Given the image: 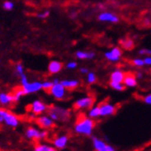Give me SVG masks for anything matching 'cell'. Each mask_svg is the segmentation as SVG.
<instances>
[{
	"label": "cell",
	"instance_id": "obj_1",
	"mask_svg": "<svg viewBox=\"0 0 151 151\" xmlns=\"http://www.w3.org/2000/svg\"><path fill=\"white\" fill-rule=\"evenodd\" d=\"M95 125L96 123L94 119L81 114L75 124V132L85 137H90L93 133Z\"/></svg>",
	"mask_w": 151,
	"mask_h": 151
},
{
	"label": "cell",
	"instance_id": "obj_2",
	"mask_svg": "<svg viewBox=\"0 0 151 151\" xmlns=\"http://www.w3.org/2000/svg\"><path fill=\"white\" fill-rule=\"evenodd\" d=\"M49 116L54 121H60V122H65L70 118V111L57 106H52L48 110Z\"/></svg>",
	"mask_w": 151,
	"mask_h": 151
},
{
	"label": "cell",
	"instance_id": "obj_3",
	"mask_svg": "<svg viewBox=\"0 0 151 151\" xmlns=\"http://www.w3.org/2000/svg\"><path fill=\"white\" fill-rule=\"evenodd\" d=\"M0 116L3 118V121H5V123L11 127H16L19 125V120L17 115H15L14 113L10 112L9 111H7L6 109H0Z\"/></svg>",
	"mask_w": 151,
	"mask_h": 151
},
{
	"label": "cell",
	"instance_id": "obj_4",
	"mask_svg": "<svg viewBox=\"0 0 151 151\" xmlns=\"http://www.w3.org/2000/svg\"><path fill=\"white\" fill-rule=\"evenodd\" d=\"M94 98L91 96H86L80 98L78 101H76V102L74 103V108L76 110H86V109H89L93 106L94 104Z\"/></svg>",
	"mask_w": 151,
	"mask_h": 151
},
{
	"label": "cell",
	"instance_id": "obj_5",
	"mask_svg": "<svg viewBox=\"0 0 151 151\" xmlns=\"http://www.w3.org/2000/svg\"><path fill=\"white\" fill-rule=\"evenodd\" d=\"M92 145L95 151H116L115 147H113L104 140L96 137H92Z\"/></svg>",
	"mask_w": 151,
	"mask_h": 151
},
{
	"label": "cell",
	"instance_id": "obj_6",
	"mask_svg": "<svg viewBox=\"0 0 151 151\" xmlns=\"http://www.w3.org/2000/svg\"><path fill=\"white\" fill-rule=\"evenodd\" d=\"M49 93L56 100H63L66 95V88L59 82L57 84H54L49 90Z\"/></svg>",
	"mask_w": 151,
	"mask_h": 151
},
{
	"label": "cell",
	"instance_id": "obj_7",
	"mask_svg": "<svg viewBox=\"0 0 151 151\" xmlns=\"http://www.w3.org/2000/svg\"><path fill=\"white\" fill-rule=\"evenodd\" d=\"M26 137L29 139H32L34 141H39L41 139L46 138L47 133L45 131H39L34 127H29L26 130Z\"/></svg>",
	"mask_w": 151,
	"mask_h": 151
},
{
	"label": "cell",
	"instance_id": "obj_8",
	"mask_svg": "<svg viewBox=\"0 0 151 151\" xmlns=\"http://www.w3.org/2000/svg\"><path fill=\"white\" fill-rule=\"evenodd\" d=\"M100 111H101V117H109L116 112V106L110 102H102L99 105Z\"/></svg>",
	"mask_w": 151,
	"mask_h": 151
},
{
	"label": "cell",
	"instance_id": "obj_9",
	"mask_svg": "<svg viewBox=\"0 0 151 151\" xmlns=\"http://www.w3.org/2000/svg\"><path fill=\"white\" fill-rule=\"evenodd\" d=\"M122 55H123V51L119 47H113L112 49L107 51L104 54L105 58H106L108 61L112 62V63L118 62L121 59V57H122Z\"/></svg>",
	"mask_w": 151,
	"mask_h": 151
},
{
	"label": "cell",
	"instance_id": "obj_10",
	"mask_svg": "<svg viewBox=\"0 0 151 151\" xmlns=\"http://www.w3.org/2000/svg\"><path fill=\"white\" fill-rule=\"evenodd\" d=\"M36 123L42 129H51L55 127V121L50 116H40L36 119Z\"/></svg>",
	"mask_w": 151,
	"mask_h": 151
},
{
	"label": "cell",
	"instance_id": "obj_11",
	"mask_svg": "<svg viewBox=\"0 0 151 151\" xmlns=\"http://www.w3.org/2000/svg\"><path fill=\"white\" fill-rule=\"evenodd\" d=\"M22 88L24 90V93L29 94V93H34L39 91V90L42 89V82L40 81H34V82H29L28 84L22 86Z\"/></svg>",
	"mask_w": 151,
	"mask_h": 151
},
{
	"label": "cell",
	"instance_id": "obj_12",
	"mask_svg": "<svg viewBox=\"0 0 151 151\" xmlns=\"http://www.w3.org/2000/svg\"><path fill=\"white\" fill-rule=\"evenodd\" d=\"M47 111V106L46 104H44L42 101L36 100L31 104V111L34 115H39L42 114V112Z\"/></svg>",
	"mask_w": 151,
	"mask_h": 151
},
{
	"label": "cell",
	"instance_id": "obj_13",
	"mask_svg": "<svg viewBox=\"0 0 151 151\" xmlns=\"http://www.w3.org/2000/svg\"><path fill=\"white\" fill-rule=\"evenodd\" d=\"M100 21L102 22H111V23H118L120 19L117 15L111 12H101L99 17H98Z\"/></svg>",
	"mask_w": 151,
	"mask_h": 151
},
{
	"label": "cell",
	"instance_id": "obj_14",
	"mask_svg": "<svg viewBox=\"0 0 151 151\" xmlns=\"http://www.w3.org/2000/svg\"><path fill=\"white\" fill-rule=\"evenodd\" d=\"M123 83L126 88H135L137 86V78L134 74L126 73Z\"/></svg>",
	"mask_w": 151,
	"mask_h": 151
},
{
	"label": "cell",
	"instance_id": "obj_15",
	"mask_svg": "<svg viewBox=\"0 0 151 151\" xmlns=\"http://www.w3.org/2000/svg\"><path fill=\"white\" fill-rule=\"evenodd\" d=\"M125 73L121 70V69H115L111 73L110 76V81L112 82H118V83H123Z\"/></svg>",
	"mask_w": 151,
	"mask_h": 151
},
{
	"label": "cell",
	"instance_id": "obj_16",
	"mask_svg": "<svg viewBox=\"0 0 151 151\" xmlns=\"http://www.w3.org/2000/svg\"><path fill=\"white\" fill-rule=\"evenodd\" d=\"M63 68V64L59 61H56V60H54V61H51L50 64L48 65V71L50 74L55 75L59 73Z\"/></svg>",
	"mask_w": 151,
	"mask_h": 151
},
{
	"label": "cell",
	"instance_id": "obj_17",
	"mask_svg": "<svg viewBox=\"0 0 151 151\" xmlns=\"http://www.w3.org/2000/svg\"><path fill=\"white\" fill-rule=\"evenodd\" d=\"M67 142H68V137L67 135H60V137H56L54 140V145L57 148H65L67 145Z\"/></svg>",
	"mask_w": 151,
	"mask_h": 151
},
{
	"label": "cell",
	"instance_id": "obj_18",
	"mask_svg": "<svg viewBox=\"0 0 151 151\" xmlns=\"http://www.w3.org/2000/svg\"><path fill=\"white\" fill-rule=\"evenodd\" d=\"M60 83L66 89H75L79 86V81L77 79H65L60 81Z\"/></svg>",
	"mask_w": 151,
	"mask_h": 151
},
{
	"label": "cell",
	"instance_id": "obj_19",
	"mask_svg": "<svg viewBox=\"0 0 151 151\" xmlns=\"http://www.w3.org/2000/svg\"><path fill=\"white\" fill-rule=\"evenodd\" d=\"M12 102H14V98L12 94H9V93H4L1 92L0 93V103L2 105H9Z\"/></svg>",
	"mask_w": 151,
	"mask_h": 151
},
{
	"label": "cell",
	"instance_id": "obj_20",
	"mask_svg": "<svg viewBox=\"0 0 151 151\" xmlns=\"http://www.w3.org/2000/svg\"><path fill=\"white\" fill-rule=\"evenodd\" d=\"M76 57L78 59H93L95 57L94 52H87V51H78L76 52Z\"/></svg>",
	"mask_w": 151,
	"mask_h": 151
},
{
	"label": "cell",
	"instance_id": "obj_21",
	"mask_svg": "<svg viewBox=\"0 0 151 151\" xmlns=\"http://www.w3.org/2000/svg\"><path fill=\"white\" fill-rule=\"evenodd\" d=\"M120 43L123 46V48L125 50H132L134 47V42L130 38H125V39L121 40Z\"/></svg>",
	"mask_w": 151,
	"mask_h": 151
},
{
	"label": "cell",
	"instance_id": "obj_22",
	"mask_svg": "<svg viewBox=\"0 0 151 151\" xmlns=\"http://www.w3.org/2000/svg\"><path fill=\"white\" fill-rule=\"evenodd\" d=\"M88 116L91 119H96L101 117V111H100V107L99 106H92L91 108H89Z\"/></svg>",
	"mask_w": 151,
	"mask_h": 151
},
{
	"label": "cell",
	"instance_id": "obj_23",
	"mask_svg": "<svg viewBox=\"0 0 151 151\" xmlns=\"http://www.w3.org/2000/svg\"><path fill=\"white\" fill-rule=\"evenodd\" d=\"M110 87L116 90V91H124L125 90L126 87L124 85V83H118V82H112V81H110Z\"/></svg>",
	"mask_w": 151,
	"mask_h": 151
},
{
	"label": "cell",
	"instance_id": "obj_24",
	"mask_svg": "<svg viewBox=\"0 0 151 151\" xmlns=\"http://www.w3.org/2000/svg\"><path fill=\"white\" fill-rule=\"evenodd\" d=\"M12 95H13V98H14V102H17V101H19L20 100V98L22 96L25 95V93H24L23 88H19L14 90V92L12 93Z\"/></svg>",
	"mask_w": 151,
	"mask_h": 151
},
{
	"label": "cell",
	"instance_id": "obj_25",
	"mask_svg": "<svg viewBox=\"0 0 151 151\" xmlns=\"http://www.w3.org/2000/svg\"><path fill=\"white\" fill-rule=\"evenodd\" d=\"M34 151H56V149L52 147L42 145V144H36L34 147Z\"/></svg>",
	"mask_w": 151,
	"mask_h": 151
},
{
	"label": "cell",
	"instance_id": "obj_26",
	"mask_svg": "<svg viewBox=\"0 0 151 151\" xmlns=\"http://www.w3.org/2000/svg\"><path fill=\"white\" fill-rule=\"evenodd\" d=\"M132 64L137 66V67H142L145 65V62H144V58H134L132 60Z\"/></svg>",
	"mask_w": 151,
	"mask_h": 151
},
{
	"label": "cell",
	"instance_id": "obj_27",
	"mask_svg": "<svg viewBox=\"0 0 151 151\" xmlns=\"http://www.w3.org/2000/svg\"><path fill=\"white\" fill-rule=\"evenodd\" d=\"M97 80V77L95 73L93 72H88L87 74V82L88 83V84H93V83H95Z\"/></svg>",
	"mask_w": 151,
	"mask_h": 151
},
{
	"label": "cell",
	"instance_id": "obj_28",
	"mask_svg": "<svg viewBox=\"0 0 151 151\" xmlns=\"http://www.w3.org/2000/svg\"><path fill=\"white\" fill-rule=\"evenodd\" d=\"M42 89L46 90V91H49V90L51 89V88L54 86V82L46 80V81L42 82Z\"/></svg>",
	"mask_w": 151,
	"mask_h": 151
},
{
	"label": "cell",
	"instance_id": "obj_29",
	"mask_svg": "<svg viewBox=\"0 0 151 151\" xmlns=\"http://www.w3.org/2000/svg\"><path fill=\"white\" fill-rule=\"evenodd\" d=\"M16 72L19 76H21L23 75L25 72H24V67H23V65L20 64V63H18L16 65Z\"/></svg>",
	"mask_w": 151,
	"mask_h": 151
},
{
	"label": "cell",
	"instance_id": "obj_30",
	"mask_svg": "<svg viewBox=\"0 0 151 151\" xmlns=\"http://www.w3.org/2000/svg\"><path fill=\"white\" fill-rule=\"evenodd\" d=\"M3 7L6 10H12L14 9V4L11 1H6L3 4Z\"/></svg>",
	"mask_w": 151,
	"mask_h": 151
},
{
	"label": "cell",
	"instance_id": "obj_31",
	"mask_svg": "<svg viewBox=\"0 0 151 151\" xmlns=\"http://www.w3.org/2000/svg\"><path fill=\"white\" fill-rule=\"evenodd\" d=\"M49 15H50V11L46 10V11H43L42 13H39L37 15V18H39V19H46L49 17Z\"/></svg>",
	"mask_w": 151,
	"mask_h": 151
},
{
	"label": "cell",
	"instance_id": "obj_32",
	"mask_svg": "<svg viewBox=\"0 0 151 151\" xmlns=\"http://www.w3.org/2000/svg\"><path fill=\"white\" fill-rule=\"evenodd\" d=\"M19 78H20V80H21V84H22V86H24V85H26V84H28V83H29L28 78H27V76L25 75V73H24L23 75L19 76Z\"/></svg>",
	"mask_w": 151,
	"mask_h": 151
},
{
	"label": "cell",
	"instance_id": "obj_33",
	"mask_svg": "<svg viewBox=\"0 0 151 151\" xmlns=\"http://www.w3.org/2000/svg\"><path fill=\"white\" fill-rule=\"evenodd\" d=\"M139 55H151V49H140L138 52Z\"/></svg>",
	"mask_w": 151,
	"mask_h": 151
},
{
	"label": "cell",
	"instance_id": "obj_34",
	"mask_svg": "<svg viewBox=\"0 0 151 151\" xmlns=\"http://www.w3.org/2000/svg\"><path fill=\"white\" fill-rule=\"evenodd\" d=\"M143 101H144L147 105H151V93L146 95L144 97V99H143Z\"/></svg>",
	"mask_w": 151,
	"mask_h": 151
},
{
	"label": "cell",
	"instance_id": "obj_35",
	"mask_svg": "<svg viewBox=\"0 0 151 151\" xmlns=\"http://www.w3.org/2000/svg\"><path fill=\"white\" fill-rule=\"evenodd\" d=\"M77 66H78L77 62H69L66 65V67L68 69H75V68H77Z\"/></svg>",
	"mask_w": 151,
	"mask_h": 151
},
{
	"label": "cell",
	"instance_id": "obj_36",
	"mask_svg": "<svg viewBox=\"0 0 151 151\" xmlns=\"http://www.w3.org/2000/svg\"><path fill=\"white\" fill-rule=\"evenodd\" d=\"M144 62H145V65L151 66V55H148V56L145 57L144 58Z\"/></svg>",
	"mask_w": 151,
	"mask_h": 151
},
{
	"label": "cell",
	"instance_id": "obj_37",
	"mask_svg": "<svg viewBox=\"0 0 151 151\" xmlns=\"http://www.w3.org/2000/svg\"><path fill=\"white\" fill-rule=\"evenodd\" d=\"M88 72H89V71H88V68H86V67H81V68H80V73H82V74L87 75Z\"/></svg>",
	"mask_w": 151,
	"mask_h": 151
},
{
	"label": "cell",
	"instance_id": "obj_38",
	"mask_svg": "<svg viewBox=\"0 0 151 151\" xmlns=\"http://www.w3.org/2000/svg\"><path fill=\"white\" fill-rule=\"evenodd\" d=\"M135 77H137V79H138V78H143V75H142L141 72H138V73L135 74Z\"/></svg>",
	"mask_w": 151,
	"mask_h": 151
},
{
	"label": "cell",
	"instance_id": "obj_39",
	"mask_svg": "<svg viewBox=\"0 0 151 151\" xmlns=\"http://www.w3.org/2000/svg\"><path fill=\"white\" fill-rule=\"evenodd\" d=\"M52 82H54V84H57V83L60 82V80H59L58 78H55L54 80H52Z\"/></svg>",
	"mask_w": 151,
	"mask_h": 151
},
{
	"label": "cell",
	"instance_id": "obj_40",
	"mask_svg": "<svg viewBox=\"0 0 151 151\" xmlns=\"http://www.w3.org/2000/svg\"><path fill=\"white\" fill-rule=\"evenodd\" d=\"M3 122V118L1 117V116H0V124H1Z\"/></svg>",
	"mask_w": 151,
	"mask_h": 151
}]
</instances>
